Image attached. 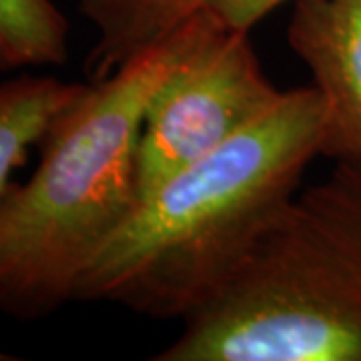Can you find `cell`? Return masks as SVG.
Here are the masks:
<instances>
[{"instance_id": "7", "label": "cell", "mask_w": 361, "mask_h": 361, "mask_svg": "<svg viewBox=\"0 0 361 361\" xmlns=\"http://www.w3.org/2000/svg\"><path fill=\"white\" fill-rule=\"evenodd\" d=\"M85 82L23 73L0 85V197L13 183L14 169L25 163L30 147L39 145L54 118L75 103Z\"/></svg>"}, {"instance_id": "2", "label": "cell", "mask_w": 361, "mask_h": 361, "mask_svg": "<svg viewBox=\"0 0 361 361\" xmlns=\"http://www.w3.org/2000/svg\"><path fill=\"white\" fill-rule=\"evenodd\" d=\"M189 44V25L85 89L39 142L25 183L0 197V311L20 322L75 301L90 259L139 201L137 142L157 87Z\"/></svg>"}, {"instance_id": "8", "label": "cell", "mask_w": 361, "mask_h": 361, "mask_svg": "<svg viewBox=\"0 0 361 361\" xmlns=\"http://www.w3.org/2000/svg\"><path fill=\"white\" fill-rule=\"evenodd\" d=\"M71 25L52 0H0V73L68 61Z\"/></svg>"}, {"instance_id": "3", "label": "cell", "mask_w": 361, "mask_h": 361, "mask_svg": "<svg viewBox=\"0 0 361 361\" xmlns=\"http://www.w3.org/2000/svg\"><path fill=\"white\" fill-rule=\"evenodd\" d=\"M155 361H361V165L299 189Z\"/></svg>"}, {"instance_id": "4", "label": "cell", "mask_w": 361, "mask_h": 361, "mask_svg": "<svg viewBox=\"0 0 361 361\" xmlns=\"http://www.w3.org/2000/svg\"><path fill=\"white\" fill-rule=\"evenodd\" d=\"M189 44L157 87L137 142L139 199L269 111L283 90L265 75L249 32L209 18L189 23Z\"/></svg>"}, {"instance_id": "6", "label": "cell", "mask_w": 361, "mask_h": 361, "mask_svg": "<svg viewBox=\"0 0 361 361\" xmlns=\"http://www.w3.org/2000/svg\"><path fill=\"white\" fill-rule=\"evenodd\" d=\"M287 2L295 0H78L80 14L97 30L87 61L89 80L109 77L193 18H209L233 32H251Z\"/></svg>"}, {"instance_id": "5", "label": "cell", "mask_w": 361, "mask_h": 361, "mask_svg": "<svg viewBox=\"0 0 361 361\" xmlns=\"http://www.w3.org/2000/svg\"><path fill=\"white\" fill-rule=\"evenodd\" d=\"M287 44L323 101L322 157L361 165V0H295Z\"/></svg>"}, {"instance_id": "1", "label": "cell", "mask_w": 361, "mask_h": 361, "mask_svg": "<svg viewBox=\"0 0 361 361\" xmlns=\"http://www.w3.org/2000/svg\"><path fill=\"white\" fill-rule=\"evenodd\" d=\"M317 89L283 90L247 129L137 201L90 259L75 301L183 322L219 291L322 157Z\"/></svg>"}]
</instances>
